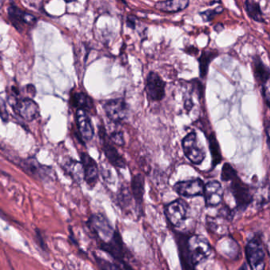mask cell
Segmentation results:
<instances>
[{
    "label": "cell",
    "mask_w": 270,
    "mask_h": 270,
    "mask_svg": "<svg viewBox=\"0 0 270 270\" xmlns=\"http://www.w3.org/2000/svg\"><path fill=\"white\" fill-rule=\"evenodd\" d=\"M185 248L187 251L185 254L187 255V259H184L187 260V263H189L191 266L201 264V262L209 258L212 253L209 242L199 235H193L188 238Z\"/></svg>",
    "instance_id": "cell-1"
},
{
    "label": "cell",
    "mask_w": 270,
    "mask_h": 270,
    "mask_svg": "<svg viewBox=\"0 0 270 270\" xmlns=\"http://www.w3.org/2000/svg\"><path fill=\"white\" fill-rule=\"evenodd\" d=\"M88 228L94 234L98 245L107 243L113 239L116 230L110 221L105 215L95 213L90 217L88 222Z\"/></svg>",
    "instance_id": "cell-2"
},
{
    "label": "cell",
    "mask_w": 270,
    "mask_h": 270,
    "mask_svg": "<svg viewBox=\"0 0 270 270\" xmlns=\"http://www.w3.org/2000/svg\"><path fill=\"white\" fill-rule=\"evenodd\" d=\"M9 103L16 114L27 121H32L39 117L40 109L31 97H18V92L13 88V95L9 98Z\"/></svg>",
    "instance_id": "cell-3"
},
{
    "label": "cell",
    "mask_w": 270,
    "mask_h": 270,
    "mask_svg": "<svg viewBox=\"0 0 270 270\" xmlns=\"http://www.w3.org/2000/svg\"><path fill=\"white\" fill-rule=\"evenodd\" d=\"M18 165L34 179L42 181H50L55 179V173L52 167L42 165L34 158L22 159L18 162Z\"/></svg>",
    "instance_id": "cell-4"
},
{
    "label": "cell",
    "mask_w": 270,
    "mask_h": 270,
    "mask_svg": "<svg viewBox=\"0 0 270 270\" xmlns=\"http://www.w3.org/2000/svg\"><path fill=\"white\" fill-rule=\"evenodd\" d=\"M182 148L187 159L193 164L200 165L205 160L206 152L195 132H191L183 138Z\"/></svg>",
    "instance_id": "cell-5"
},
{
    "label": "cell",
    "mask_w": 270,
    "mask_h": 270,
    "mask_svg": "<svg viewBox=\"0 0 270 270\" xmlns=\"http://www.w3.org/2000/svg\"><path fill=\"white\" fill-rule=\"evenodd\" d=\"M246 259L252 270H264L266 267L265 253L259 238H254L246 246Z\"/></svg>",
    "instance_id": "cell-6"
},
{
    "label": "cell",
    "mask_w": 270,
    "mask_h": 270,
    "mask_svg": "<svg viewBox=\"0 0 270 270\" xmlns=\"http://www.w3.org/2000/svg\"><path fill=\"white\" fill-rule=\"evenodd\" d=\"M166 83L155 72H149L146 78L145 91L151 101H159L165 97Z\"/></svg>",
    "instance_id": "cell-7"
},
{
    "label": "cell",
    "mask_w": 270,
    "mask_h": 270,
    "mask_svg": "<svg viewBox=\"0 0 270 270\" xmlns=\"http://www.w3.org/2000/svg\"><path fill=\"white\" fill-rule=\"evenodd\" d=\"M188 205L181 199L172 201L166 206L165 215L167 220L175 226H181L186 220Z\"/></svg>",
    "instance_id": "cell-8"
},
{
    "label": "cell",
    "mask_w": 270,
    "mask_h": 270,
    "mask_svg": "<svg viewBox=\"0 0 270 270\" xmlns=\"http://www.w3.org/2000/svg\"><path fill=\"white\" fill-rule=\"evenodd\" d=\"M104 109L108 118L116 124L126 119L129 113V106L123 98H115L106 101L104 104Z\"/></svg>",
    "instance_id": "cell-9"
},
{
    "label": "cell",
    "mask_w": 270,
    "mask_h": 270,
    "mask_svg": "<svg viewBox=\"0 0 270 270\" xmlns=\"http://www.w3.org/2000/svg\"><path fill=\"white\" fill-rule=\"evenodd\" d=\"M99 135L102 140V150L109 163L117 168H125L126 162L113 145L103 127L99 128Z\"/></svg>",
    "instance_id": "cell-10"
},
{
    "label": "cell",
    "mask_w": 270,
    "mask_h": 270,
    "mask_svg": "<svg viewBox=\"0 0 270 270\" xmlns=\"http://www.w3.org/2000/svg\"><path fill=\"white\" fill-rule=\"evenodd\" d=\"M205 186V185L201 179H195L179 181L174 185V189L180 196L193 197L204 195Z\"/></svg>",
    "instance_id": "cell-11"
},
{
    "label": "cell",
    "mask_w": 270,
    "mask_h": 270,
    "mask_svg": "<svg viewBox=\"0 0 270 270\" xmlns=\"http://www.w3.org/2000/svg\"><path fill=\"white\" fill-rule=\"evenodd\" d=\"M230 182H231L230 189H231V193L235 199L238 208H241L242 209H245L246 207L248 206L253 199L250 186L245 184L238 178V176L234 178Z\"/></svg>",
    "instance_id": "cell-12"
},
{
    "label": "cell",
    "mask_w": 270,
    "mask_h": 270,
    "mask_svg": "<svg viewBox=\"0 0 270 270\" xmlns=\"http://www.w3.org/2000/svg\"><path fill=\"white\" fill-rule=\"evenodd\" d=\"M7 12L9 19L18 31H22L26 26L32 27L37 23L36 17L34 16L33 14L25 12L14 5L9 6Z\"/></svg>",
    "instance_id": "cell-13"
},
{
    "label": "cell",
    "mask_w": 270,
    "mask_h": 270,
    "mask_svg": "<svg viewBox=\"0 0 270 270\" xmlns=\"http://www.w3.org/2000/svg\"><path fill=\"white\" fill-rule=\"evenodd\" d=\"M99 247L101 250L113 257L118 263L125 262L124 259L127 255V250L125 249L121 234L117 230H116L115 234L111 241L107 243L99 244Z\"/></svg>",
    "instance_id": "cell-14"
},
{
    "label": "cell",
    "mask_w": 270,
    "mask_h": 270,
    "mask_svg": "<svg viewBox=\"0 0 270 270\" xmlns=\"http://www.w3.org/2000/svg\"><path fill=\"white\" fill-rule=\"evenodd\" d=\"M80 158L82 165L84 167V181L90 189H93L97 184L99 177V170L97 163L88 154L84 152L81 154Z\"/></svg>",
    "instance_id": "cell-15"
},
{
    "label": "cell",
    "mask_w": 270,
    "mask_h": 270,
    "mask_svg": "<svg viewBox=\"0 0 270 270\" xmlns=\"http://www.w3.org/2000/svg\"><path fill=\"white\" fill-rule=\"evenodd\" d=\"M204 196L207 206L216 207L221 205L224 197V189L221 183L217 181L207 183L205 186Z\"/></svg>",
    "instance_id": "cell-16"
},
{
    "label": "cell",
    "mask_w": 270,
    "mask_h": 270,
    "mask_svg": "<svg viewBox=\"0 0 270 270\" xmlns=\"http://www.w3.org/2000/svg\"><path fill=\"white\" fill-rule=\"evenodd\" d=\"M145 181L141 174L133 176L131 181V192L138 213L143 212V196L145 193Z\"/></svg>",
    "instance_id": "cell-17"
},
{
    "label": "cell",
    "mask_w": 270,
    "mask_h": 270,
    "mask_svg": "<svg viewBox=\"0 0 270 270\" xmlns=\"http://www.w3.org/2000/svg\"><path fill=\"white\" fill-rule=\"evenodd\" d=\"M76 124L83 139L86 141L91 140L94 131H93V125L88 113H86L84 110H77Z\"/></svg>",
    "instance_id": "cell-18"
},
{
    "label": "cell",
    "mask_w": 270,
    "mask_h": 270,
    "mask_svg": "<svg viewBox=\"0 0 270 270\" xmlns=\"http://www.w3.org/2000/svg\"><path fill=\"white\" fill-rule=\"evenodd\" d=\"M62 168L75 182L81 184L82 181H84V167L81 162L69 159L64 162V164L62 165Z\"/></svg>",
    "instance_id": "cell-19"
},
{
    "label": "cell",
    "mask_w": 270,
    "mask_h": 270,
    "mask_svg": "<svg viewBox=\"0 0 270 270\" xmlns=\"http://www.w3.org/2000/svg\"><path fill=\"white\" fill-rule=\"evenodd\" d=\"M253 71L254 78L259 85L266 84L270 79V69L262 61L260 56H254L252 60Z\"/></svg>",
    "instance_id": "cell-20"
},
{
    "label": "cell",
    "mask_w": 270,
    "mask_h": 270,
    "mask_svg": "<svg viewBox=\"0 0 270 270\" xmlns=\"http://www.w3.org/2000/svg\"><path fill=\"white\" fill-rule=\"evenodd\" d=\"M71 103L77 110H84L86 113H95V108L91 98L83 92H77L72 95Z\"/></svg>",
    "instance_id": "cell-21"
},
{
    "label": "cell",
    "mask_w": 270,
    "mask_h": 270,
    "mask_svg": "<svg viewBox=\"0 0 270 270\" xmlns=\"http://www.w3.org/2000/svg\"><path fill=\"white\" fill-rule=\"evenodd\" d=\"M219 55V52L216 49H205L201 52V56L198 58L199 69L200 76L201 79H205L209 72V65L211 62Z\"/></svg>",
    "instance_id": "cell-22"
},
{
    "label": "cell",
    "mask_w": 270,
    "mask_h": 270,
    "mask_svg": "<svg viewBox=\"0 0 270 270\" xmlns=\"http://www.w3.org/2000/svg\"><path fill=\"white\" fill-rule=\"evenodd\" d=\"M188 0H174V1H159L155 7L163 12L176 13L185 10L189 6Z\"/></svg>",
    "instance_id": "cell-23"
},
{
    "label": "cell",
    "mask_w": 270,
    "mask_h": 270,
    "mask_svg": "<svg viewBox=\"0 0 270 270\" xmlns=\"http://www.w3.org/2000/svg\"><path fill=\"white\" fill-rule=\"evenodd\" d=\"M208 141H209V150L212 155V166L214 168L222 162L223 159L220 143L217 140V135L215 133H211L208 136Z\"/></svg>",
    "instance_id": "cell-24"
},
{
    "label": "cell",
    "mask_w": 270,
    "mask_h": 270,
    "mask_svg": "<svg viewBox=\"0 0 270 270\" xmlns=\"http://www.w3.org/2000/svg\"><path fill=\"white\" fill-rule=\"evenodd\" d=\"M245 10L251 19L258 22H264V17L259 2L254 0H247L245 2Z\"/></svg>",
    "instance_id": "cell-25"
},
{
    "label": "cell",
    "mask_w": 270,
    "mask_h": 270,
    "mask_svg": "<svg viewBox=\"0 0 270 270\" xmlns=\"http://www.w3.org/2000/svg\"><path fill=\"white\" fill-rule=\"evenodd\" d=\"M133 197L131 190H129L128 187H122L120 189L119 193L117 196V201L119 202V206L122 210L127 209L131 205Z\"/></svg>",
    "instance_id": "cell-26"
},
{
    "label": "cell",
    "mask_w": 270,
    "mask_h": 270,
    "mask_svg": "<svg viewBox=\"0 0 270 270\" xmlns=\"http://www.w3.org/2000/svg\"><path fill=\"white\" fill-rule=\"evenodd\" d=\"M96 265L100 270H123L117 263H113L109 261L105 260L104 258H99L96 254H93Z\"/></svg>",
    "instance_id": "cell-27"
},
{
    "label": "cell",
    "mask_w": 270,
    "mask_h": 270,
    "mask_svg": "<svg viewBox=\"0 0 270 270\" xmlns=\"http://www.w3.org/2000/svg\"><path fill=\"white\" fill-rule=\"evenodd\" d=\"M238 176L236 171L233 168L232 166L229 163H225L223 166L221 171V179L224 181H231L234 178Z\"/></svg>",
    "instance_id": "cell-28"
},
{
    "label": "cell",
    "mask_w": 270,
    "mask_h": 270,
    "mask_svg": "<svg viewBox=\"0 0 270 270\" xmlns=\"http://www.w3.org/2000/svg\"><path fill=\"white\" fill-rule=\"evenodd\" d=\"M224 10H224L222 6H217V8L209 9V10L200 13V15H201L204 22H210V21L213 20L216 15L221 14Z\"/></svg>",
    "instance_id": "cell-29"
},
{
    "label": "cell",
    "mask_w": 270,
    "mask_h": 270,
    "mask_svg": "<svg viewBox=\"0 0 270 270\" xmlns=\"http://www.w3.org/2000/svg\"><path fill=\"white\" fill-rule=\"evenodd\" d=\"M109 139L112 143L117 144L118 146L125 145V139H124V134L121 129H116L111 133H109Z\"/></svg>",
    "instance_id": "cell-30"
},
{
    "label": "cell",
    "mask_w": 270,
    "mask_h": 270,
    "mask_svg": "<svg viewBox=\"0 0 270 270\" xmlns=\"http://www.w3.org/2000/svg\"><path fill=\"white\" fill-rule=\"evenodd\" d=\"M35 241L37 244L40 247L41 250L45 253L48 252V247L47 246L45 238L44 237V234L42 232L40 229L36 228L35 230Z\"/></svg>",
    "instance_id": "cell-31"
},
{
    "label": "cell",
    "mask_w": 270,
    "mask_h": 270,
    "mask_svg": "<svg viewBox=\"0 0 270 270\" xmlns=\"http://www.w3.org/2000/svg\"><path fill=\"white\" fill-rule=\"evenodd\" d=\"M262 87V96L265 103L270 109V79Z\"/></svg>",
    "instance_id": "cell-32"
},
{
    "label": "cell",
    "mask_w": 270,
    "mask_h": 270,
    "mask_svg": "<svg viewBox=\"0 0 270 270\" xmlns=\"http://www.w3.org/2000/svg\"><path fill=\"white\" fill-rule=\"evenodd\" d=\"M117 264H119L120 266H121V269L123 270H134L133 268H132L131 266H129L128 263H126L125 262H121V263H117Z\"/></svg>",
    "instance_id": "cell-33"
},
{
    "label": "cell",
    "mask_w": 270,
    "mask_h": 270,
    "mask_svg": "<svg viewBox=\"0 0 270 270\" xmlns=\"http://www.w3.org/2000/svg\"><path fill=\"white\" fill-rule=\"evenodd\" d=\"M224 29H225V27H224L223 24H217V26L214 27V30H216L217 33L221 32Z\"/></svg>",
    "instance_id": "cell-34"
},
{
    "label": "cell",
    "mask_w": 270,
    "mask_h": 270,
    "mask_svg": "<svg viewBox=\"0 0 270 270\" xmlns=\"http://www.w3.org/2000/svg\"><path fill=\"white\" fill-rule=\"evenodd\" d=\"M192 106H193V102H192L190 100L186 101V102H185V109L189 110V109H191V108H192Z\"/></svg>",
    "instance_id": "cell-35"
},
{
    "label": "cell",
    "mask_w": 270,
    "mask_h": 270,
    "mask_svg": "<svg viewBox=\"0 0 270 270\" xmlns=\"http://www.w3.org/2000/svg\"><path fill=\"white\" fill-rule=\"evenodd\" d=\"M238 270H247V266H246V264L242 265V267L238 269Z\"/></svg>",
    "instance_id": "cell-36"
},
{
    "label": "cell",
    "mask_w": 270,
    "mask_h": 270,
    "mask_svg": "<svg viewBox=\"0 0 270 270\" xmlns=\"http://www.w3.org/2000/svg\"><path fill=\"white\" fill-rule=\"evenodd\" d=\"M267 143H268L269 149L270 151V135H267Z\"/></svg>",
    "instance_id": "cell-37"
},
{
    "label": "cell",
    "mask_w": 270,
    "mask_h": 270,
    "mask_svg": "<svg viewBox=\"0 0 270 270\" xmlns=\"http://www.w3.org/2000/svg\"><path fill=\"white\" fill-rule=\"evenodd\" d=\"M267 250H268L269 254L270 255V241L268 242V244H267Z\"/></svg>",
    "instance_id": "cell-38"
}]
</instances>
